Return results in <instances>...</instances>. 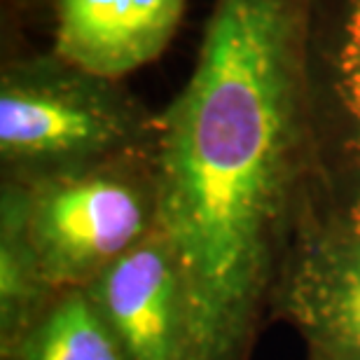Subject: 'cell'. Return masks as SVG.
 I'll return each instance as SVG.
<instances>
[{
	"mask_svg": "<svg viewBox=\"0 0 360 360\" xmlns=\"http://www.w3.org/2000/svg\"><path fill=\"white\" fill-rule=\"evenodd\" d=\"M314 0H213L185 87L160 115L157 218L190 311L192 360H234L300 174Z\"/></svg>",
	"mask_w": 360,
	"mask_h": 360,
	"instance_id": "1",
	"label": "cell"
},
{
	"mask_svg": "<svg viewBox=\"0 0 360 360\" xmlns=\"http://www.w3.org/2000/svg\"><path fill=\"white\" fill-rule=\"evenodd\" d=\"M160 117L120 80L45 54L5 61L0 157L14 180H35L122 157L155 153Z\"/></svg>",
	"mask_w": 360,
	"mask_h": 360,
	"instance_id": "2",
	"label": "cell"
},
{
	"mask_svg": "<svg viewBox=\"0 0 360 360\" xmlns=\"http://www.w3.org/2000/svg\"><path fill=\"white\" fill-rule=\"evenodd\" d=\"M19 183L45 285L89 283L155 229V153Z\"/></svg>",
	"mask_w": 360,
	"mask_h": 360,
	"instance_id": "3",
	"label": "cell"
},
{
	"mask_svg": "<svg viewBox=\"0 0 360 360\" xmlns=\"http://www.w3.org/2000/svg\"><path fill=\"white\" fill-rule=\"evenodd\" d=\"M87 285L127 360H192L185 283L157 229Z\"/></svg>",
	"mask_w": 360,
	"mask_h": 360,
	"instance_id": "4",
	"label": "cell"
},
{
	"mask_svg": "<svg viewBox=\"0 0 360 360\" xmlns=\"http://www.w3.org/2000/svg\"><path fill=\"white\" fill-rule=\"evenodd\" d=\"M52 52L94 75L122 80L174 40L187 0H49Z\"/></svg>",
	"mask_w": 360,
	"mask_h": 360,
	"instance_id": "5",
	"label": "cell"
},
{
	"mask_svg": "<svg viewBox=\"0 0 360 360\" xmlns=\"http://www.w3.org/2000/svg\"><path fill=\"white\" fill-rule=\"evenodd\" d=\"M292 316L328 360H360V236L319 241L292 278Z\"/></svg>",
	"mask_w": 360,
	"mask_h": 360,
	"instance_id": "6",
	"label": "cell"
},
{
	"mask_svg": "<svg viewBox=\"0 0 360 360\" xmlns=\"http://www.w3.org/2000/svg\"><path fill=\"white\" fill-rule=\"evenodd\" d=\"M311 82L335 98L360 155V0H314Z\"/></svg>",
	"mask_w": 360,
	"mask_h": 360,
	"instance_id": "7",
	"label": "cell"
},
{
	"mask_svg": "<svg viewBox=\"0 0 360 360\" xmlns=\"http://www.w3.org/2000/svg\"><path fill=\"white\" fill-rule=\"evenodd\" d=\"M7 360H127L84 290H70L10 349Z\"/></svg>",
	"mask_w": 360,
	"mask_h": 360,
	"instance_id": "8",
	"label": "cell"
},
{
	"mask_svg": "<svg viewBox=\"0 0 360 360\" xmlns=\"http://www.w3.org/2000/svg\"><path fill=\"white\" fill-rule=\"evenodd\" d=\"M45 281L26 232L24 185L12 180L3 192V250H0V304H3V342L14 347L31 321Z\"/></svg>",
	"mask_w": 360,
	"mask_h": 360,
	"instance_id": "9",
	"label": "cell"
},
{
	"mask_svg": "<svg viewBox=\"0 0 360 360\" xmlns=\"http://www.w3.org/2000/svg\"><path fill=\"white\" fill-rule=\"evenodd\" d=\"M40 3L42 0H5V7H10L12 12H31Z\"/></svg>",
	"mask_w": 360,
	"mask_h": 360,
	"instance_id": "10",
	"label": "cell"
},
{
	"mask_svg": "<svg viewBox=\"0 0 360 360\" xmlns=\"http://www.w3.org/2000/svg\"><path fill=\"white\" fill-rule=\"evenodd\" d=\"M349 222H351V232H356L360 236V192L351 206V213H349Z\"/></svg>",
	"mask_w": 360,
	"mask_h": 360,
	"instance_id": "11",
	"label": "cell"
}]
</instances>
